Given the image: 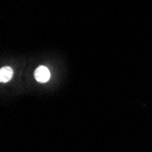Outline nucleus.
<instances>
[{"label":"nucleus","mask_w":152,"mask_h":152,"mask_svg":"<svg viewBox=\"0 0 152 152\" xmlns=\"http://www.w3.org/2000/svg\"><path fill=\"white\" fill-rule=\"evenodd\" d=\"M35 78L39 83H46L50 79V71L45 66H39L34 73Z\"/></svg>","instance_id":"obj_1"},{"label":"nucleus","mask_w":152,"mask_h":152,"mask_svg":"<svg viewBox=\"0 0 152 152\" xmlns=\"http://www.w3.org/2000/svg\"><path fill=\"white\" fill-rule=\"evenodd\" d=\"M14 75V71L10 66H4L0 70V81L2 83L8 82Z\"/></svg>","instance_id":"obj_2"}]
</instances>
